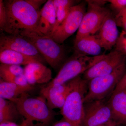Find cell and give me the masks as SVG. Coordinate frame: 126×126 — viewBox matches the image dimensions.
<instances>
[{
    "mask_svg": "<svg viewBox=\"0 0 126 126\" xmlns=\"http://www.w3.org/2000/svg\"><path fill=\"white\" fill-rule=\"evenodd\" d=\"M126 55L116 50L104 55L101 60L83 74V78L89 81L96 77L112 73L126 61Z\"/></svg>",
    "mask_w": 126,
    "mask_h": 126,
    "instance_id": "cell-9",
    "label": "cell"
},
{
    "mask_svg": "<svg viewBox=\"0 0 126 126\" xmlns=\"http://www.w3.org/2000/svg\"><path fill=\"white\" fill-rule=\"evenodd\" d=\"M126 89V72L121 80L118 84L112 93H116L118 91Z\"/></svg>",
    "mask_w": 126,
    "mask_h": 126,
    "instance_id": "cell-29",
    "label": "cell"
},
{
    "mask_svg": "<svg viewBox=\"0 0 126 126\" xmlns=\"http://www.w3.org/2000/svg\"><path fill=\"white\" fill-rule=\"evenodd\" d=\"M56 20V11L53 0H48L40 10L38 27L40 35H50L53 30Z\"/></svg>",
    "mask_w": 126,
    "mask_h": 126,
    "instance_id": "cell-16",
    "label": "cell"
},
{
    "mask_svg": "<svg viewBox=\"0 0 126 126\" xmlns=\"http://www.w3.org/2000/svg\"><path fill=\"white\" fill-rule=\"evenodd\" d=\"M34 86H21L0 80V98L12 101L33 90Z\"/></svg>",
    "mask_w": 126,
    "mask_h": 126,
    "instance_id": "cell-18",
    "label": "cell"
},
{
    "mask_svg": "<svg viewBox=\"0 0 126 126\" xmlns=\"http://www.w3.org/2000/svg\"><path fill=\"white\" fill-rule=\"evenodd\" d=\"M104 55L90 56L75 52L74 54L66 60L61 66L55 78L48 84L67 83L75 78L83 74L101 60Z\"/></svg>",
    "mask_w": 126,
    "mask_h": 126,
    "instance_id": "cell-6",
    "label": "cell"
},
{
    "mask_svg": "<svg viewBox=\"0 0 126 126\" xmlns=\"http://www.w3.org/2000/svg\"><path fill=\"white\" fill-rule=\"evenodd\" d=\"M117 25L110 12L104 20L97 35L103 48L110 50L116 45L119 35Z\"/></svg>",
    "mask_w": 126,
    "mask_h": 126,
    "instance_id": "cell-13",
    "label": "cell"
},
{
    "mask_svg": "<svg viewBox=\"0 0 126 126\" xmlns=\"http://www.w3.org/2000/svg\"><path fill=\"white\" fill-rule=\"evenodd\" d=\"M0 79L6 82L21 86L30 85L27 82V79L24 74L20 75H14L0 72Z\"/></svg>",
    "mask_w": 126,
    "mask_h": 126,
    "instance_id": "cell-21",
    "label": "cell"
},
{
    "mask_svg": "<svg viewBox=\"0 0 126 126\" xmlns=\"http://www.w3.org/2000/svg\"><path fill=\"white\" fill-rule=\"evenodd\" d=\"M7 16L4 31L9 34L34 33L38 31L40 10L35 9L27 0H4Z\"/></svg>",
    "mask_w": 126,
    "mask_h": 126,
    "instance_id": "cell-1",
    "label": "cell"
},
{
    "mask_svg": "<svg viewBox=\"0 0 126 126\" xmlns=\"http://www.w3.org/2000/svg\"><path fill=\"white\" fill-rule=\"evenodd\" d=\"M86 12L84 2L73 6L63 23L48 36L59 44H62L78 31Z\"/></svg>",
    "mask_w": 126,
    "mask_h": 126,
    "instance_id": "cell-7",
    "label": "cell"
},
{
    "mask_svg": "<svg viewBox=\"0 0 126 126\" xmlns=\"http://www.w3.org/2000/svg\"><path fill=\"white\" fill-rule=\"evenodd\" d=\"M24 68L21 65L1 63L0 72L6 73L12 75H18L24 74Z\"/></svg>",
    "mask_w": 126,
    "mask_h": 126,
    "instance_id": "cell-22",
    "label": "cell"
},
{
    "mask_svg": "<svg viewBox=\"0 0 126 126\" xmlns=\"http://www.w3.org/2000/svg\"><path fill=\"white\" fill-rule=\"evenodd\" d=\"M115 46V50L126 55V32L122 31Z\"/></svg>",
    "mask_w": 126,
    "mask_h": 126,
    "instance_id": "cell-24",
    "label": "cell"
},
{
    "mask_svg": "<svg viewBox=\"0 0 126 126\" xmlns=\"http://www.w3.org/2000/svg\"><path fill=\"white\" fill-rule=\"evenodd\" d=\"M24 70L27 82L31 86L48 84L52 81V71L42 63H30L25 65Z\"/></svg>",
    "mask_w": 126,
    "mask_h": 126,
    "instance_id": "cell-14",
    "label": "cell"
},
{
    "mask_svg": "<svg viewBox=\"0 0 126 126\" xmlns=\"http://www.w3.org/2000/svg\"><path fill=\"white\" fill-rule=\"evenodd\" d=\"M89 81L80 75L68 82L70 90L60 113L72 126H83L84 98Z\"/></svg>",
    "mask_w": 126,
    "mask_h": 126,
    "instance_id": "cell-2",
    "label": "cell"
},
{
    "mask_svg": "<svg viewBox=\"0 0 126 126\" xmlns=\"http://www.w3.org/2000/svg\"><path fill=\"white\" fill-rule=\"evenodd\" d=\"M126 72V61L110 74L96 77L89 81L87 92L84 103L88 102L104 100L112 94L116 87Z\"/></svg>",
    "mask_w": 126,
    "mask_h": 126,
    "instance_id": "cell-5",
    "label": "cell"
},
{
    "mask_svg": "<svg viewBox=\"0 0 126 126\" xmlns=\"http://www.w3.org/2000/svg\"><path fill=\"white\" fill-rule=\"evenodd\" d=\"M75 52L86 56H99L102 47L97 35H87L75 38Z\"/></svg>",
    "mask_w": 126,
    "mask_h": 126,
    "instance_id": "cell-15",
    "label": "cell"
},
{
    "mask_svg": "<svg viewBox=\"0 0 126 126\" xmlns=\"http://www.w3.org/2000/svg\"><path fill=\"white\" fill-rule=\"evenodd\" d=\"M86 1L88 4L87 10L84 16L75 38L95 35L111 12L107 8L94 3L92 0Z\"/></svg>",
    "mask_w": 126,
    "mask_h": 126,
    "instance_id": "cell-8",
    "label": "cell"
},
{
    "mask_svg": "<svg viewBox=\"0 0 126 126\" xmlns=\"http://www.w3.org/2000/svg\"><path fill=\"white\" fill-rule=\"evenodd\" d=\"M21 117L23 116L14 102L0 98V123H16Z\"/></svg>",
    "mask_w": 126,
    "mask_h": 126,
    "instance_id": "cell-20",
    "label": "cell"
},
{
    "mask_svg": "<svg viewBox=\"0 0 126 126\" xmlns=\"http://www.w3.org/2000/svg\"><path fill=\"white\" fill-rule=\"evenodd\" d=\"M7 21V16L4 0H0V29L2 31H4Z\"/></svg>",
    "mask_w": 126,
    "mask_h": 126,
    "instance_id": "cell-25",
    "label": "cell"
},
{
    "mask_svg": "<svg viewBox=\"0 0 126 126\" xmlns=\"http://www.w3.org/2000/svg\"><path fill=\"white\" fill-rule=\"evenodd\" d=\"M52 126H72L71 124L63 118V119L57 122Z\"/></svg>",
    "mask_w": 126,
    "mask_h": 126,
    "instance_id": "cell-32",
    "label": "cell"
},
{
    "mask_svg": "<svg viewBox=\"0 0 126 126\" xmlns=\"http://www.w3.org/2000/svg\"><path fill=\"white\" fill-rule=\"evenodd\" d=\"M9 49L36 59L44 64L46 61L34 45L19 35H2L0 38V49Z\"/></svg>",
    "mask_w": 126,
    "mask_h": 126,
    "instance_id": "cell-10",
    "label": "cell"
},
{
    "mask_svg": "<svg viewBox=\"0 0 126 126\" xmlns=\"http://www.w3.org/2000/svg\"><path fill=\"white\" fill-rule=\"evenodd\" d=\"M35 126H47V125L41 124V123H36Z\"/></svg>",
    "mask_w": 126,
    "mask_h": 126,
    "instance_id": "cell-33",
    "label": "cell"
},
{
    "mask_svg": "<svg viewBox=\"0 0 126 126\" xmlns=\"http://www.w3.org/2000/svg\"><path fill=\"white\" fill-rule=\"evenodd\" d=\"M20 35L34 45L46 63L54 70H59L66 61L64 47L50 36L34 33H24Z\"/></svg>",
    "mask_w": 126,
    "mask_h": 126,
    "instance_id": "cell-4",
    "label": "cell"
},
{
    "mask_svg": "<svg viewBox=\"0 0 126 126\" xmlns=\"http://www.w3.org/2000/svg\"><path fill=\"white\" fill-rule=\"evenodd\" d=\"M11 101L16 104L23 117L30 121L50 126L54 118V112L42 96L33 97L25 94Z\"/></svg>",
    "mask_w": 126,
    "mask_h": 126,
    "instance_id": "cell-3",
    "label": "cell"
},
{
    "mask_svg": "<svg viewBox=\"0 0 126 126\" xmlns=\"http://www.w3.org/2000/svg\"><path fill=\"white\" fill-rule=\"evenodd\" d=\"M112 119L119 124L126 123V89L112 94L108 102Z\"/></svg>",
    "mask_w": 126,
    "mask_h": 126,
    "instance_id": "cell-17",
    "label": "cell"
},
{
    "mask_svg": "<svg viewBox=\"0 0 126 126\" xmlns=\"http://www.w3.org/2000/svg\"><path fill=\"white\" fill-rule=\"evenodd\" d=\"M53 4L55 11L63 7L71 8L74 6L75 1L72 0H53Z\"/></svg>",
    "mask_w": 126,
    "mask_h": 126,
    "instance_id": "cell-26",
    "label": "cell"
},
{
    "mask_svg": "<svg viewBox=\"0 0 126 126\" xmlns=\"http://www.w3.org/2000/svg\"><path fill=\"white\" fill-rule=\"evenodd\" d=\"M70 90L68 82L64 84H49L41 89V96L49 107L53 110L63 107Z\"/></svg>",
    "mask_w": 126,
    "mask_h": 126,
    "instance_id": "cell-12",
    "label": "cell"
},
{
    "mask_svg": "<svg viewBox=\"0 0 126 126\" xmlns=\"http://www.w3.org/2000/svg\"><path fill=\"white\" fill-rule=\"evenodd\" d=\"M119 124L118 123L112 119L106 123L96 126H118Z\"/></svg>",
    "mask_w": 126,
    "mask_h": 126,
    "instance_id": "cell-31",
    "label": "cell"
},
{
    "mask_svg": "<svg viewBox=\"0 0 126 126\" xmlns=\"http://www.w3.org/2000/svg\"><path fill=\"white\" fill-rule=\"evenodd\" d=\"M0 61L1 63L4 64L19 65L40 63L31 56L9 49H0Z\"/></svg>",
    "mask_w": 126,
    "mask_h": 126,
    "instance_id": "cell-19",
    "label": "cell"
},
{
    "mask_svg": "<svg viewBox=\"0 0 126 126\" xmlns=\"http://www.w3.org/2000/svg\"><path fill=\"white\" fill-rule=\"evenodd\" d=\"M71 8L63 7V8H59L55 11L56 13V22L55 24L52 33V32L54 31L57 29V27H58L60 25L64 20L67 17L69 10Z\"/></svg>",
    "mask_w": 126,
    "mask_h": 126,
    "instance_id": "cell-23",
    "label": "cell"
},
{
    "mask_svg": "<svg viewBox=\"0 0 126 126\" xmlns=\"http://www.w3.org/2000/svg\"><path fill=\"white\" fill-rule=\"evenodd\" d=\"M36 124L33 122L24 119L21 123L19 124L16 123L7 122L0 123V126H35Z\"/></svg>",
    "mask_w": 126,
    "mask_h": 126,
    "instance_id": "cell-28",
    "label": "cell"
},
{
    "mask_svg": "<svg viewBox=\"0 0 126 126\" xmlns=\"http://www.w3.org/2000/svg\"><path fill=\"white\" fill-rule=\"evenodd\" d=\"M112 119L108 102L96 100L84 103L83 126H96Z\"/></svg>",
    "mask_w": 126,
    "mask_h": 126,
    "instance_id": "cell-11",
    "label": "cell"
},
{
    "mask_svg": "<svg viewBox=\"0 0 126 126\" xmlns=\"http://www.w3.org/2000/svg\"><path fill=\"white\" fill-rule=\"evenodd\" d=\"M27 1L35 9L38 10H40L39 8L44 3H45L47 1L45 0H27Z\"/></svg>",
    "mask_w": 126,
    "mask_h": 126,
    "instance_id": "cell-30",
    "label": "cell"
},
{
    "mask_svg": "<svg viewBox=\"0 0 126 126\" xmlns=\"http://www.w3.org/2000/svg\"><path fill=\"white\" fill-rule=\"evenodd\" d=\"M106 1L109 2L112 7L118 12L126 8V0H108Z\"/></svg>",
    "mask_w": 126,
    "mask_h": 126,
    "instance_id": "cell-27",
    "label": "cell"
}]
</instances>
